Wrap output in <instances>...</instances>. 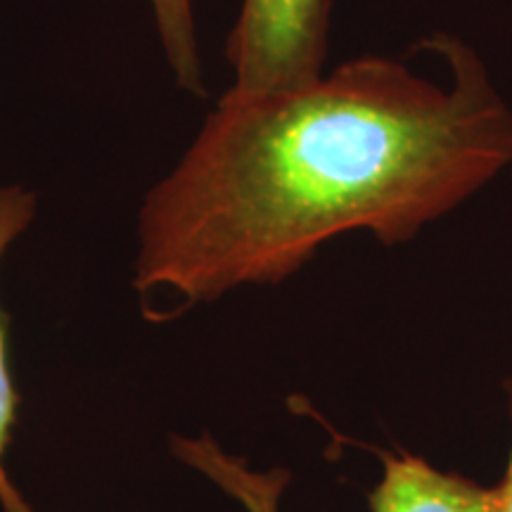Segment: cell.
<instances>
[{
  "mask_svg": "<svg viewBox=\"0 0 512 512\" xmlns=\"http://www.w3.org/2000/svg\"><path fill=\"white\" fill-rule=\"evenodd\" d=\"M38 214V197L24 185H0V264L10 247L27 233ZM19 415V392L8 363V320L0 309V508L3 512H31L19 489L12 484L5 456Z\"/></svg>",
  "mask_w": 512,
  "mask_h": 512,
  "instance_id": "cell-4",
  "label": "cell"
},
{
  "mask_svg": "<svg viewBox=\"0 0 512 512\" xmlns=\"http://www.w3.org/2000/svg\"><path fill=\"white\" fill-rule=\"evenodd\" d=\"M169 444L174 458L211 479L247 512H280V498L290 482L287 470H252L242 458L223 451L211 434H200V437L174 434Z\"/></svg>",
  "mask_w": 512,
  "mask_h": 512,
  "instance_id": "cell-5",
  "label": "cell"
},
{
  "mask_svg": "<svg viewBox=\"0 0 512 512\" xmlns=\"http://www.w3.org/2000/svg\"><path fill=\"white\" fill-rule=\"evenodd\" d=\"M330 27L332 0H240L226 38L230 86L273 91L323 74Z\"/></svg>",
  "mask_w": 512,
  "mask_h": 512,
  "instance_id": "cell-2",
  "label": "cell"
},
{
  "mask_svg": "<svg viewBox=\"0 0 512 512\" xmlns=\"http://www.w3.org/2000/svg\"><path fill=\"white\" fill-rule=\"evenodd\" d=\"M171 79L183 93H207L197 34V0H145Z\"/></svg>",
  "mask_w": 512,
  "mask_h": 512,
  "instance_id": "cell-6",
  "label": "cell"
},
{
  "mask_svg": "<svg viewBox=\"0 0 512 512\" xmlns=\"http://www.w3.org/2000/svg\"><path fill=\"white\" fill-rule=\"evenodd\" d=\"M448 83L387 55L290 88H226L138 209L133 287L183 309L278 285L339 235L406 245L512 166V107L470 43L432 34Z\"/></svg>",
  "mask_w": 512,
  "mask_h": 512,
  "instance_id": "cell-1",
  "label": "cell"
},
{
  "mask_svg": "<svg viewBox=\"0 0 512 512\" xmlns=\"http://www.w3.org/2000/svg\"><path fill=\"white\" fill-rule=\"evenodd\" d=\"M503 503V482L479 484L413 453H382L380 482L368 496L373 512H501Z\"/></svg>",
  "mask_w": 512,
  "mask_h": 512,
  "instance_id": "cell-3",
  "label": "cell"
},
{
  "mask_svg": "<svg viewBox=\"0 0 512 512\" xmlns=\"http://www.w3.org/2000/svg\"><path fill=\"white\" fill-rule=\"evenodd\" d=\"M510 399H512V392H510ZM501 482H503V489H505V503H503L501 512H512V453H510L508 470H505V477L501 479Z\"/></svg>",
  "mask_w": 512,
  "mask_h": 512,
  "instance_id": "cell-7",
  "label": "cell"
},
{
  "mask_svg": "<svg viewBox=\"0 0 512 512\" xmlns=\"http://www.w3.org/2000/svg\"><path fill=\"white\" fill-rule=\"evenodd\" d=\"M31 512H34V510H31Z\"/></svg>",
  "mask_w": 512,
  "mask_h": 512,
  "instance_id": "cell-8",
  "label": "cell"
}]
</instances>
